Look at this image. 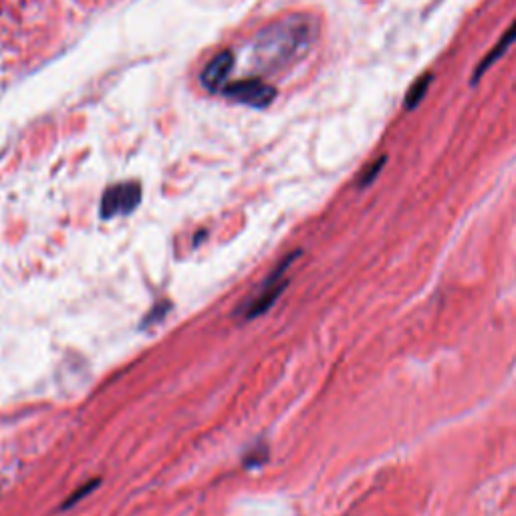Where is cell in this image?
<instances>
[{"label": "cell", "mask_w": 516, "mask_h": 516, "mask_svg": "<svg viewBox=\"0 0 516 516\" xmlns=\"http://www.w3.org/2000/svg\"><path fill=\"white\" fill-rule=\"evenodd\" d=\"M141 198V190L136 182L118 184L109 188L101 202V216L103 218H113V216H125L136 210Z\"/></svg>", "instance_id": "277c9868"}, {"label": "cell", "mask_w": 516, "mask_h": 516, "mask_svg": "<svg viewBox=\"0 0 516 516\" xmlns=\"http://www.w3.org/2000/svg\"><path fill=\"white\" fill-rule=\"evenodd\" d=\"M297 258V255H291L282 264H278V268L262 282V287L258 289L252 297H248V300L242 305L240 313L244 319H257L260 315H264L275 303H277L278 295L284 291L287 287V271H289V264Z\"/></svg>", "instance_id": "7a4b0ae2"}, {"label": "cell", "mask_w": 516, "mask_h": 516, "mask_svg": "<svg viewBox=\"0 0 516 516\" xmlns=\"http://www.w3.org/2000/svg\"><path fill=\"white\" fill-rule=\"evenodd\" d=\"M430 85H432V75H430V73L417 77V79L412 83V87L408 89V95H405V99H403V107H405L408 111H414L417 105L421 103V99L426 97Z\"/></svg>", "instance_id": "8992f818"}, {"label": "cell", "mask_w": 516, "mask_h": 516, "mask_svg": "<svg viewBox=\"0 0 516 516\" xmlns=\"http://www.w3.org/2000/svg\"><path fill=\"white\" fill-rule=\"evenodd\" d=\"M224 95L232 99L255 105V107H266L275 99V87H271L266 81L250 79V77H240L239 81H228L222 89Z\"/></svg>", "instance_id": "3957f363"}, {"label": "cell", "mask_w": 516, "mask_h": 516, "mask_svg": "<svg viewBox=\"0 0 516 516\" xmlns=\"http://www.w3.org/2000/svg\"><path fill=\"white\" fill-rule=\"evenodd\" d=\"M317 40V22L307 15H291L266 24L248 49L257 73L278 75L309 55Z\"/></svg>", "instance_id": "6da1fadb"}, {"label": "cell", "mask_w": 516, "mask_h": 516, "mask_svg": "<svg viewBox=\"0 0 516 516\" xmlns=\"http://www.w3.org/2000/svg\"><path fill=\"white\" fill-rule=\"evenodd\" d=\"M516 40V20L508 26V31L500 37V40H498L497 45L488 51V55L484 57V59L480 61L476 65V69H474V75H472V85H478V81L482 79V75L497 63L508 49H510V45L515 42Z\"/></svg>", "instance_id": "5b68a950"}, {"label": "cell", "mask_w": 516, "mask_h": 516, "mask_svg": "<svg viewBox=\"0 0 516 516\" xmlns=\"http://www.w3.org/2000/svg\"><path fill=\"white\" fill-rule=\"evenodd\" d=\"M385 161L387 158L385 156H379L376 161H371L365 170H363V174H361V178H359V188H365V186H369L373 179L378 178V174L383 170V166H385Z\"/></svg>", "instance_id": "52a82bcc"}, {"label": "cell", "mask_w": 516, "mask_h": 516, "mask_svg": "<svg viewBox=\"0 0 516 516\" xmlns=\"http://www.w3.org/2000/svg\"><path fill=\"white\" fill-rule=\"evenodd\" d=\"M97 484H99V480H95V482H91V484H85L83 488H79V490H77V494H73V497L69 498V500H67V502L63 504V508H69L71 504H75V502H79L81 498L87 497V494H89V492H91V490H93V488H95Z\"/></svg>", "instance_id": "ba28073f"}]
</instances>
